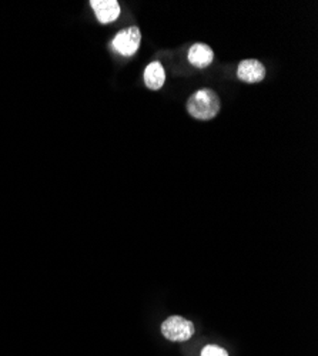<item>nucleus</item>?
<instances>
[{
  "label": "nucleus",
  "instance_id": "nucleus-1",
  "mask_svg": "<svg viewBox=\"0 0 318 356\" xmlns=\"http://www.w3.org/2000/svg\"><path fill=\"white\" fill-rule=\"evenodd\" d=\"M187 111L196 120L209 122L220 113L221 102L212 88H200L187 100Z\"/></svg>",
  "mask_w": 318,
  "mask_h": 356
},
{
  "label": "nucleus",
  "instance_id": "nucleus-2",
  "mask_svg": "<svg viewBox=\"0 0 318 356\" xmlns=\"http://www.w3.org/2000/svg\"><path fill=\"white\" fill-rule=\"evenodd\" d=\"M161 334L173 342H184L194 335V325L183 316H170L161 323Z\"/></svg>",
  "mask_w": 318,
  "mask_h": 356
},
{
  "label": "nucleus",
  "instance_id": "nucleus-3",
  "mask_svg": "<svg viewBox=\"0 0 318 356\" xmlns=\"http://www.w3.org/2000/svg\"><path fill=\"white\" fill-rule=\"evenodd\" d=\"M141 43V32L137 26L123 29L113 39L114 50L125 57H132L137 53Z\"/></svg>",
  "mask_w": 318,
  "mask_h": 356
},
{
  "label": "nucleus",
  "instance_id": "nucleus-4",
  "mask_svg": "<svg viewBox=\"0 0 318 356\" xmlns=\"http://www.w3.org/2000/svg\"><path fill=\"white\" fill-rule=\"evenodd\" d=\"M237 77L248 84L260 83L266 77V67L262 62L255 60V58H247V60L240 62L237 67Z\"/></svg>",
  "mask_w": 318,
  "mask_h": 356
},
{
  "label": "nucleus",
  "instance_id": "nucleus-5",
  "mask_svg": "<svg viewBox=\"0 0 318 356\" xmlns=\"http://www.w3.org/2000/svg\"><path fill=\"white\" fill-rule=\"evenodd\" d=\"M90 5L96 13L97 20L103 24L118 20L120 16V5L118 0H92Z\"/></svg>",
  "mask_w": 318,
  "mask_h": 356
},
{
  "label": "nucleus",
  "instance_id": "nucleus-6",
  "mask_svg": "<svg viewBox=\"0 0 318 356\" xmlns=\"http://www.w3.org/2000/svg\"><path fill=\"white\" fill-rule=\"evenodd\" d=\"M214 51L209 44L205 43H196L189 50V62L197 67L205 69L213 63Z\"/></svg>",
  "mask_w": 318,
  "mask_h": 356
},
{
  "label": "nucleus",
  "instance_id": "nucleus-7",
  "mask_svg": "<svg viewBox=\"0 0 318 356\" xmlns=\"http://www.w3.org/2000/svg\"><path fill=\"white\" fill-rule=\"evenodd\" d=\"M143 77L144 84L148 86V88H150V90H159L166 81V72L163 65L160 62H152L144 69Z\"/></svg>",
  "mask_w": 318,
  "mask_h": 356
},
{
  "label": "nucleus",
  "instance_id": "nucleus-8",
  "mask_svg": "<svg viewBox=\"0 0 318 356\" xmlns=\"http://www.w3.org/2000/svg\"><path fill=\"white\" fill-rule=\"evenodd\" d=\"M201 356H228V353L221 346L207 345L203 350H201Z\"/></svg>",
  "mask_w": 318,
  "mask_h": 356
}]
</instances>
